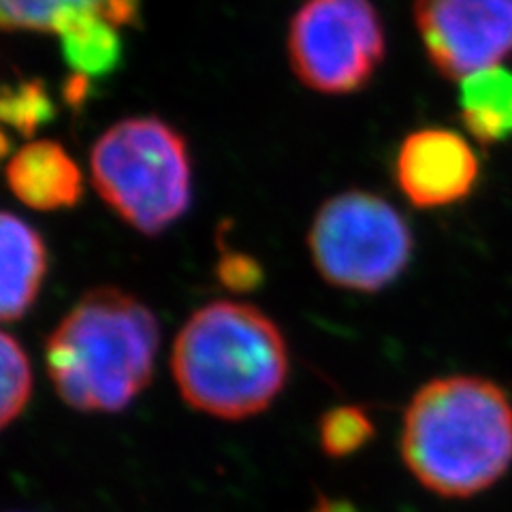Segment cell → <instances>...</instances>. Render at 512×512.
<instances>
[{
    "label": "cell",
    "mask_w": 512,
    "mask_h": 512,
    "mask_svg": "<svg viewBox=\"0 0 512 512\" xmlns=\"http://www.w3.org/2000/svg\"><path fill=\"white\" fill-rule=\"evenodd\" d=\"M216 276L220 284L224 288H229V291L248 293L256 291V288L263 284L265 271L254 256L224 246L216 263Z\"/></svg>",
    "instance_id": "cell-16"
},
{
    "label": "cell",
    "mask_w": 512,
    "mask_h": 512,
    "mask_svg": "<svg viewBox=\"0 0 512 512\" xmlns=\"http://www.w3.org/2000/svg\"><path fill=\"white\" fill-rule=\"evenodd\" d=\"M0 372H3L0 425L7 429L24 412L32 393L28 355L22 344L9 333H3V338H0Z\"/></svg>",
    "instance_id": "cell-13"
},
{
    "label": "cell",
    "mask_w": 512,
    "mask_h": 512,
    "mask_svg": "<svg viewBox=\"0 0 512 512\" xmlns=\"http://www.w3.org/2000/svg\"><path fill=\"white\" fill-rule=\"evenodd\" d=\"M414 15L444 77L491 69L512 52V0H416Z\"/></svg>",
    "instance_id": "cell-7"
},
{
    "label": "cell",
    "mask_w": 512,
    "mask_h": 512,
    "mask_svg": "<svg viewBox=\"0 0 512 512\" xmlns=\"http://www.w3.org/2000/svg\"><path fill=\"white\" fill-rule=\"evenodd\" d=\"M7 182L15 197L39 212H58L82 199V173L54 141H35L13 154Z\"/></svg>",
    "instance_id": "cell-9"
},
{
    "label": "cell",
    "mask_w": 512,
    "mask_h": 512,
    "mask_svg": "<svg viewBox=\"0 0 512 512\" xmlns=\"http://www.w3.org/2000/svg\"><path fill=\"white\" fill-rule=\"evenodd\" d=\"M312 512H355L348 508L344 502H331V500H320Z\"/></svg>",
    "instance_id": "cell-18"
},
{
    "label": "cell",
    "mask_w": 512,
    "mask_h": 512,
    "mask_svg": "<svg viewBox=\"0 0 512 512\" xmlns=\"http://www.w3.org/2000/svg\"><path fill=\"white\" fill-rule=\"evenodd\" d=\"M402 457L412 476L442 498H472L512 466V402L487 378L427 382L404 414Z\"/></svg>",
    "instance_id": "cell-1"
},
{
    "label": "cell",
    "mask_w": 512,
    "mask_h": 512,
    "mask_svg": "<svg viewBox=\"0 0 512 512\" xmlns=\"http://www.w3.org/2000/svg\"><path fill=\"white\" fill-rule=\"evenodd\" d=\"M0 316L5 323L20 320L35 303L47 274V250L41 235L9 212L0 220Z\"/></svg>",
    "instance_id": "cell-10"
},
{
    "label": "cell",
    "mask_w": 512,
    "mask_h": 512,
    "mask_svg": "<svg viewBox=\"0 0 512 512\" xmlns=\"http://www.w3.org/2000/svg\"><path fill=\"white\" fill-rule=\"evenodd\" d=\"M461 120L480 143L512 135V73L491 67L461 79Z\"/></svg>",
    "instance_id": "cell-11"
},
{
    "label": "cell",
    "mask_w": 512,
    "mask_h": 512,
    "mask_svg": "<svg viewBox=\"0 0 512 512\" xmlns=\"http://www.w3.org/2000/svg\"><path fill=\"white\" fill-rule=\"evenodd\" d=\"M103 201L143 235H158L190 205V158L184 137L156 118L111 126L90 156Z\"/></svg>",
    "instance_id": "cell-4"
},
{
    "label": "cell",
    "mask_w": 512,
    "mask_h": 512,
    "mask_svg": "<svg viewBox=\"0 0 512 512\" xmlns=\"http://www.w3.org/2000/svg\"><path fill=\"white\" fill-rule=\"evenodd\" d=\"M397 184L416 207H444L466 199L478 180L470 143L446 128H425L402 143Z\"/></svg>",
    "instance_id": "cell-8"
},
{
    "label": "cell",
    "mask_w": 512,
    "mask_h": 512,
    "mask_svg": "<svg viewBox=\"0 0 512 512\" xmlns=\"http://www.w3.org/2000/svg\"><path fill=\"white\" fill-rule=\"evenodd\" d=\"M60 5L64 9V20L90 13L101 15V18H105L114 26L133 22L139 13V0H60Z\"/></svg>",
    "instance_id": "cell-17"
},
{
    "label": "cell",
    "mask_w": 512,
    "mask_h": 512,
    "mask_svg": "<svg viewBox=\"0 0 512 512\" xmlns=\"http://www.w3.org/2000/svg\"><path fill=\"white\" fill-rule=\"evenodd\" d=\"M0 114L15 131L32 137L39 126L54 118V105L39 82H20L5 86Z\"/></svg>",
    "instance_id": "cell-15"
},
{
    "label": "cell",
    "mask_w": 512,
    "mask_h": 512,
    "mask_svg": "<svg viewBox=\"0 0 512 512\" xmlns=\"http://www.w3.org/2000/svg\"><path fill=\"white\" fill-rule=\"evenodd\" d=\"M320 444L329 457H346L357 453L374 438V423L363 408L338 406L323 414L318 425Z\"/></svg>",
    "instance_id": "cell-14"
},
{
    "label": "cell",
    "mask_w": 512,
    "mask_h": 512,
    "mask_svg": "<svg viewBox=\"0 0 512 512\" xmlns=\"http://www.w3.org/2000/svg\"><path fill=\"white\" fill-rule=\"evenodd\" d=\"M288 52L303 84L346 94L370 82L384 56V30L370 0H308L293 18Z\"/></svg>",
    "instance_id": "cell-6"
},
{
    "label": "cell",
    "mask_w": 512,
    "mask_h": 512,
    "mask_svg": "<svg viewBox=\"0 0 512 512\" xmlns=\"http://www.w3.org/2000/svg\"><path fill=\"white\" fill-rule=\"evenodd\" d=\"M308 244L316 269L329 284L376 293L406 269L412 233L387 201L350 190L320 207Z\"/></svg>",
    "instance_id": "cell-5"
},
{
    "label": "cell",
    "mask_w": 512,
    "mask_h": 512,
    "mask_svg": "<svg viewBox=\"0 0 512 512\" xmlns=\"http://www.w3.org/2000/svg\"><path fill=\"white\" fill-rule=\"evenodd\" d=\"M171 370L188 406L216 419L242 421L263 412L284 389L286 340L259 308L214 301L178 333Z\"/></svg>",
    "instance_id": "cell-2"
},
{
    "label": "cell",
    "mask_w": 512,
    "mask_h": 512,
    "mask_svg": "<svg viewBox=\"0 0 512 512\" xmlns=\"http://www.w3.org/2000/svg\"><path fill=\"white\" fill-rule=\"evenodd\" d=\"M158 342L156 318L139 299L96 288L47 338V374L67 406L120 412L150 384Z\"/></svg>",
    "instance_id": "cell-3"
},
{
    "label": "cell",
    "mask_w": 512,
    "mask_h": 512,
    "mask_svg": "<svg viewBox=\"0 0 512 512\" xmlns=\"http://www.w3.org/2000/svg\"><path fill=\"white\" fill-rule=\"evenodd\" d=\"M69 67L86 79L105 77L118 69L122 58V39L116 26L101 15H75L56 30Z\"/></svg>",
    "instance_id": "cell-12"
}]
</instances>
